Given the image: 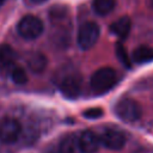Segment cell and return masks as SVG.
I'll return each mask as SVG.
<instances>
[{
	"label": "cell",
	"instance_id": "obj_20",
	"mask_svg": "<svg viewBox=\"0 0 153 153\" xmlns=\"http://www.w3.org/2000/svg\"><path fill=\"white\" fill-rule=\"evenodd\" d=\"M4 2H5V0H0V6H1V5L4 4Z\"/></svg>",
	"mask_w": 153,
	"mask_h": 153
},
{
	"label": "cell",
	"instance_id": "obj_15",
	"mask_svg": "<svg viewBox=\"0 0 153 153\" xmlns=\"http://www.w3.org/2000/svg\"><path fill=\"white\" fill-rule=\"evenodd\" d=\"M10 76L12 79V81L17 85H24L26 81H27V75H26V72L24 71V68L19 67V66H13L11 69H10Z\"/></svg>",
	"mask_w": 153,
	"mask_h": 153
},
{
	"label": "cell",
	"instance_id": "obj_18",
	"mask_svg": "<svg viewBox=\"0 0 153 153\" xmlns=\"http://www.w3.org/2000/svg\"><path fill=\"white\" fill-rule=\"evenodd\" d=\"M31 4H42V2H44V1H47V0H29Z\"/></svg>",
	"mask_w": 153,
	"mask_h": 153
},
{
	"label": "cell",
	"instance_id": "obj_17",
	"mask_svg": "<svg viewBox=\"0 0 153 153\" xmlns=\"http://www.w3.org/2000/svg\"><path fill=\"white\" fill-rule=\"evenodd\" d=\"M103 115V110L100 108H92V109H87L84 111V116L86 118H90V120H94V118H98Z\"/></svg>",
	"mask_w": 153,
	"mask_h": 153
},
{
	"label": "cell",
	"instance_id": "obj_13",
	"mask_svg": "<svg viewBox=\"0 0 153 153\" xmlns=\"http://www.w3.org/2000/svg\"><path fill=\"white\" fill-rule=\"evenodd\" d=\"M131 59L135 63L139 65L147 63L153 60V49L148 45H140L136 49H134L131 54Z\"/></svg>",
	"mask_w": 153,
	"mask_h": 153
},
{
	"label": "cell",
	"instance_id": "obj_21",
	"mask_svg": "<svg viewBox=\"0 0 153 153\" xmlns=\"http://www.w3.org/2000/svg\"><path fill=\"white\" fill-rule=\"evenodd\" d=\"M47 153H55L54 151H49V152H47Z\"/></svg>",
	"mask_w": 153,
	"mask_h": 153
},
{
	"label": "cell",
	"instance_id": "obj_6",
	"mask_svg": "<svg viewBox=\"0 0 153 153\" xmlns=\"http://www.w3.org/2000/svg\"><path fill=\"white\" fill-rule=\"evenodd\" d=\"M100 143L111 151H120L126 143V136L122 131L116 129H106L99 135Z\"/></svg>",
	"mask_w": 153,
	"mask_h": 153
},
{
	"label": "cell",
	"instance_id": "obj_14",
	"mask_svg": "<svg viewBox=\"0 0 153 153\" xmlns=\"http://www.w3.org/2000/svg\"><path fill=\"white\" fill-rule=\"evenodd\" d=\"M116 5V0H93L92 6L94 12L98 16H106L109 14Z\"/></svg>",
	"mask_w": 153,
	"mask_h": 153
},
{
	"label": "cell",
	"instance_id": "obj_5",
	"mask_svg": "<svg viewBox=\"0 0 153 153\" xmlns=\"http://www.w3.org/2000/svg\"><path fill=\"white\" fill-rule=\"evenodd\" d=\"M22 133V126L18 120L5 117L0 121V141L5 143H13L18 140Z\"/></svg>",
	"mask_w": 153,
	"mask_h": 153
},
{
	"label": "cell",
	"instance_id": "obj_19",
	"mask_svg": "<svg viewBox=\"0 0 153 153\" xmlns=\"http://www.w3.org/2000/svg\"><path fill=\"white\" fill-rule=\"evenodd\" d=\"M149 4H151V6L153 7V0H149Z\"/></svg>",
	"mask_w": 153,
	"mask_h": 153
},
{
	"label": "cell",
	"instance_id": "obj_1",
	"mask_svg": "<svg viewBox=\"0 0 153 153\" xmlns=\"http://www.w3.org/2000/svg\"><path fill=\"white\" fill-rule=\"evenodd\" d=\"M116 80L117 75L115 69L110 67H102L92 74L90 84L93 91L97 93H104L116 84Z\"/></svg>",
	"mask_w": 153,
	"mask_h": 153
},
{
	"label": "cell",
	"instance_id": "obj_4",
	"mask_svg": "<svg viewBox=\"0 0 153 153\" xmlns=\"http://www.w3.org/2000/svg\"><path fill=\"white\" fill-rule=\"evenodd\" d=\"M115 114L126 123H134L141 117V108L134 100L124 98L115 105Z\"/></svg>",
	"mask_w": 153,
	"mask_h": 153
},
{
	"label": "cell",
	"instance_id": "obj_7",
	"mask_svg": "<svg viewBox=\"0 0 153 153\" xmlns=\"http://www.w3.org/2000/svg\"><path fill=\"white\" fill-rule=\"evenodd\" d=\"M60 90L67 98H76L81 91V76L78 73H71L61 80Z\"/></svg>",
	"mask_w": 153,
	"mask_h": 153
},
{
	"label": "cell",
	"instance_id": "obj_9",
	"mask_svg": "<svg viewBox=\"0 0 153 153\" xmlns=\"http://www.w3.org/2000/svg\"><path fill=\"white\" fill-rule=\"evenodd\" d=\"M16 61V51L8 44H0V71L10 72V69L14 66Z\"/></svg>",
	"mask_w": 153,
	"mask_h": 153
},
{
	"label": "cell",
	"instance_id": "obj_3",
	"mask_svg": "<svg viewBox=\"0 0 153 153\" xmlns=\"http://www.w3.org/2000/svg\"><path fill=\"white\" fill-rule=\"evenodd\" d=\"M100 35V30L99 26L93 23V22H86L84 23L78 31V36H76V41H78V45L80 49L82 50H88L91 49L98 41Z\"/></svg>",
	"mask_w": 153,
	"mask_h": 153
},
{
	"label": "cell",
	"instance_id": "obj_12",
	"mask_svg": "<svg viewBox=\"0 0 153 153\" xmlns=\"http://www.w3.org/2000/svg\"><path fill=\"white\" fill-rule=\"evenodd\" d=\"M47 57L42 53H32L27 57V66L33 73H41L47 67Z\"/></svg>",
	"mask_w": 153,
	"mask_h": 153
},
{
	"label": "cell",
	"instance_id": "obj_10",
	"mask_svg": "<svg viewBox=\"0 0 153 153\" xmlns=\"http://www.w3.org/2000/svg\"><path fill=\"white\" fill-rule=\"evenodd\" d=\"M130 27H131V23L130 19L128 17H121L118 19H116L111 25H110V32L118 37V38H126L129 32H130Z\"/></svg>",
	"mask_w": 153,
	"mask_h": 153
},
{
	"label": "cell",
	"instance_id": "obj_2",
	"mask_svg": "<svg viewBox=\"0 0 153 153\" xmlns=\"http://www.w3.org/2000/svg\"><path fill=\"white\" fill-rule=\"evenodd\" d=\"M43 29L44 25L42 20L32 14H27L23 17L17 25V31L19 36L25 39H35L39 37L43 32Z\"/></svg>",
	"mask_w": 153,
	"mask_h": 153
},
{
	"label": "cell",
	"instance_id": "obj_16",
	"mask_svg": "<svg viewBox=\"0 0 153 153\" xmlns=\"http://www.w3.org/2000/svg\"><path fill=\"white\" fill-rule=\"evenodd\" d=\"M116 55H117V57L120 59V61H121L124 66L130 67V60H129L128 53H127L126 48H124L121 43H117V44H116Z\"/></svg>",
	"mask_w": 153,
	"mask_h": 153
},
{
	"label": "cell",
	"instance_id": "obj_8",
	"mask_svg": "<svg viewBox=\"0 0 153 153\" xmlns=\"http://www.w3.org/2000/svg\"><path fill=\"white\" fill-rule=\"evenodd\" d=\"M78 140L81 153H96L99 149L100 146L99 136L91 130H85L84 133H81Z\"/></svg>",
	"mask_w": 153,
	"mask_h": 153
},
{
	"label": "cell",
	"instance_id": "obj_11",
	"mask_svg": "<svg viewBox=\"0 0 153 153\" xmlns=\"http://www.w3.org/2000/svg\"><path fill=\"white\" fill-rule=\"evenodd\" d=\"M59 153H81L78 137L73 134L63 136L59 143Z\"/></svg>",
	"mask_w": 153,
	"mask_h": 153
}]
</instances>
